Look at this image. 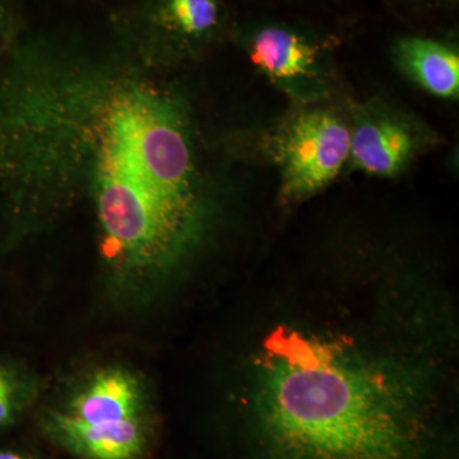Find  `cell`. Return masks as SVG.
Here are the masks:
<instances>
[{"label": "cell", "mask_w": 459, "mask_h": 459, "mask_svg": "<svg viewBox=\"0 0 459 459\" xmlns=\"http://www.w3.org/2000/svg\"><path fill=\"white\" fill-rule=\"evenodd\" d=\"M221 21L219 0H160L157 22L166 31L186 39L208 38Z\"/></svg>", "instance_id": "8"}, {"label": "cell", "mask_w": 459, "mask_h": 459, "mask_svg": "<svg viewBox=\"0 0 459 459\" xmlns=\"http://www.w3.org/2000/svg\"><path fill=\"white\" fill-rule=\"evenodd\" d=\"M45 427L65 448L87 459H137L146 446L140 418L90 424L53 411L45 418Z\"/></svg>", "instance_id": "3"}, {"label": "cell", "mask_w": 459, "mask_h": 459, "mask_svg": "<svg viewBox=\"0 0 459 459\" xmlns=\"http://www.w3.org/2000/svg\"><path fill=\"white\" fill-rule=\"evenodd\" d=\"M395 60L416 83L437 98L455 99L459 93V56L443 42L407 38L397 42Z\"/></svg>", "instance_id": "7"}, {"label": "cell", "mask_w": 459, "mask_h": 459, "mask_svg": "<svg viewBox=\"0 0 459 459\" xmlns=\"http://www.w3.org/2000/svg\"><path fill=\"white\" fill-rule=\"evenodd\" d=\"M0 459H32L13 452H0Z\"/></svg>", "instance_id": "10"}, {"label": "cell", "mask_w": 459, "mask_h": 459, "mask_svg": "<svg viewBox=\"0 0 459 459\" xmlns=\"http://www.w3.org/2000/svg\"><path fill=\"white\" fill-rule=\"evenodd\" d=\"M143 398V388L134 374L111 368L91 377L65 412L90 424L126 421L140 418Z\"/></svg>", "instance_id": "5"}, {"label": "cell", "mask_w": 459, "mask_h": 459, "mask_svg": "<svg viewBox=\"0 0 459 459\" xmlns=\"http://www.w3.org/2000/svg\"><path fill=\"white\" fill-rule=\"evenodd\" d=\"M351 132L325 111L296 117L279 143L282 195L290 201L312 197L336 179L350 156Z\"/></svg>", "instance_id": "2"}, {"label": "cell", "mask_w": 459, "mask_h": 459, "mask_svg": "<svg viewBox=\"0 0 459 459\" xmlns=\"http://www.w3.org/2000/svg\"><path fill=\"white\" fill-rule=\"evenodd\" d=\"M250 57L272 80L291 83L312 74L318 50L301 33L285 27L268 26L253 36Z\"/></svg>", "instance_id": "6"}, {"label": "cell", "mask_w": 459, "mask_h": 459, "mask_svg": "<svg viewBox=\"0 0 459 459\" xmlns=\"http://www.w3.org/2000/svg\"><path fill=\"white\" fill-rule=\"evenodd\" d=\"M418 138L409 124L392 115L362 117L351 134L350 156L367 174L392 178L412 161Z\"/></svg>", "instance_id": "4"}, {"label": "cell", "mask_w": 459, "mask_h": 459, "mask_svg": "<svg viewBox=\"0 0 459 459\" xmlns=\"http://www.w3.org/2000/svg\"><path fill=\"white\" fill-rule=\"evenodd\" d=\"M247 407L252 459H430L434 412L385 364L291 329L265 341Z\"/></svg>", "instance_id": "1"}, {"label": "cell", "mask_w": 459, "mask_h": 459, "mask_svg": "<svg viewBox=\"0 0 459 459\" xmlns=\"http://www.w3.org/2000/svg\"><path fill=\"white\" fill-rule=\"evenodd\" d=\"M23 388L25 385L21 377L4 365H0V428L13 421L20 409Z\"/></svg>", "instance_id": "9"}]
</instances>
